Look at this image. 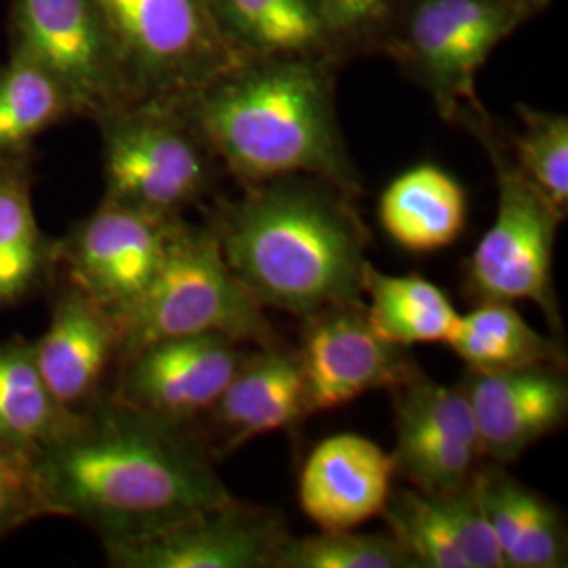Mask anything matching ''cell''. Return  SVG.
<instances>
[{"label":"cell","mask_w":568,"mask_h":568,"mask_svg":"<svg viewBox=\"0 0 568 568\" xmlns=\"http://www.w3.org/2000/svg\"><path fill=\"white\" fill-rule=\"evenodd\" d=\"M196 427L173 426L108 394L32 459L51 518L116 548L234 499Z\"/></svg>","instance_id":"cell-1"},{"label":"cell","mask_w":568,"mask_h":568,"mask_svg":"<svg viewBox=\"0 0 568 568\" xmlns=\"http://www.w3.org/2000/svg\"><path fill=\"white\" fill-rule=\"evenodd\" d=\"M352 194L318 178L291 175L244 185L215 204L206 225L225 264L267 307L310 318L365 305L363 267L371 234Z\"/></svg>","instance_id":"cell-2"},{"label":"cell","mask_w":568,"mask_h":568,"mask_svg":"<svg viewBox=\"0 0 568 568\" xmlns=\"http://www.w3.org/2000/svg\"><path fill=\"white\" fill-rule=\"evenodd\" d=\"M243 185L291 175L363 192L335 110L333 58H251L175 103Z\"/></svg>","instance_id":"cell-3"},{"label":"cell","mask_w":568,"mask_h":568,"mask_svg":"<svg viewBox=\"0 0 568 568\" xmlns=\"http://www.w3.org/2000/svg\"><path fill=\"white\" fill-rule=\"evenodd\" d=\"M119 358L161 339L201 333H220L253 347L283 345L264 305L225 264L213 230L185 217L173 227L163 264L119 318Z\"/></svg>","instance_id":"cell-4"},{"label":"cell","mask_w":568,"mask_h":568,"mask_svg":"<svg viewBox=\"0 0 568 568\" xmlns=\"http://www.w3.org/2000/svg\"><path fill=\"white\" fill-rule=\"evenodd\" d=\"M548 0H405L389 53L426 89L438 114L466 124L487 114L476 79L493 51Z\"/></svg>","instance_id":"cell-5"},{"label":"cell","mask_w":568,"mask_h":568,"mask_svg":"<svg viewBox=\"0 0 568 568\" xmlns=\"http://www.w3.org/2000/svg\"><path fill=\"white\" fill-rule=\"evenodd\" d=\"M464 126L487 150L497 182L495 220L464 267L466 295L471 304L530 302L560 337L562 316L554 288V246L565 220L511 161L488 114Z\"/></svg>","instance_id":"cell-6"},{"label":"cell","mask_w":568,"mask_h":568,"mask_svg":"<svg viewBox=\"0 0 568 568\" xmlns=\"http://www.w3.org/2000/svg\"><path fill=\"white\" fill-rule=\"evenodd\" d=\"M102 201L156 217H183L217 183L222 164L175 103L105 110Z\"/></svg>","instance_id":"cell-7"},{"label":"cell","mask_w":568,"mask_h":568,"mask_svg":"<svg viewBox=\"0 0 568 568\" xmlns=\"http://www.w3.org/2000/svg\"><path fill=\"white\" fill-rule=\"evenodd\" d=\"M121 61L126 103H178L243 58L209 0H98Z\"/></svg>","instance_id":"cell-8"},{"label":"cell","mask_w":568,"mask_h":568,"mask_svg":"<svg viewBox=\"0 0 568 568\" xmlns=\"http://www.w3.org/2000/svg\"><path fill=\"white\" fill-rule=\"evenodd\" d=\"M251 352L220 333L161 339L119 358L108 396L166 424L196 427Z\"/></svg>","instance_id":"cell-9"},{"label":"cell","mask_w":568,"mask_h":568,"mask_svg":"<svg viewBox=\"0 0 568 568\" xmlns=\"http://www.w3.org/2000/svg\"><path fill=\"white\" fill-rule=\"evenodd\" d=\"M180 220L102 201L58 239V274L119 323L152 283Z\"/></svg>","instance_id":"cell-10"},{"label":"cell","mask_w":568,"mask_h":568,"mask_svg":"<svg viewBox=\"0 0 568 568\" xmlns=\"http://www.w3.org/2000/svg\"><path fill=\"white\" fill-rule=\"evenodd\" d=\"M20 51L60 82L74 112L126 103L121 61L98 0H16Z\"/></svg>","instance_id":"cell-11"},{"label":"cell","mask_w":568,"mask_h":568,"mask_svg":"<svg viewBox=\"0 0 568 568\" xmlns=\"http://www.w3.org/2000/svg\"><path fill=\"white\" fill-rule=\"evenodd\" d=\"M305 413H326L375 389H394L424 371L408 347L389 344L368 325L365 305H342L305 318L297 347Z\"/></svg>","instance_id":"cell-12"},{"label":"cell","mask_w":568,"mask_h":568,"mask_svg":"<svg viewBox=\"0 0 568 568\" xmlns=\"http://www.w3.org/2000/svg\"><path fill=\"white\" fill-rule=\"evenodd\" d=\"M396 476L426 493L466 488L485 462L478 429L462 387L436 384L422 373L392 389Z\"/></svg>","instance_id":"cell-13"},{"label":"cell","mask_w":568,"mask_h":568,"mask_svg":"<svg viewBox=\"0 0 568 568\" xmlns=\"http://www.w3.org/2000/svg\"><path fill=\"white\" fill-rule=\"evenodd\" d=\"M288 535L276 509L234 497L103 554L114 568H274Z\"/></svg>","instance_id":"cell-14"},{"label":"cell","mask_w":568,"mask_h":568,"mask_svg":"<svg viewBox=\"0 0 568 568\" xmlns=\"http://www.w3.org/2000/svg\"><path fill=\"white\" fill-rule=\"evenodd\" d=\"M459 387L471 408L485 462L509 466L567 424V366L467 368Z\"/></svg>","instance_id":"cell-15"},{"label":"cell","mask_w":568,"mask_h":568,"mask_svg":"<svg viewBox=\"0 0 568 568\" xmlns=\"http://www.w3.org/2000/svg\"><path fill=\"white\" fill-rule=\"evenodd\" d=\"M47 293L49 323L32 339L37 365L61 405L82 413L108 394L121 354V328L112 314L60 274Z\"/></svg>","instance_id":"cell-16"},{"label":"cell","mask_w":568,"mask_h":568,"mask_svg":"<svg viewBox=\"0 0 568 568\" xmlns=\"http://www.w3.org/2000/svg\"><path fill=\"white\" fill-rule=\"evenodd\" d=\"M305 417L300 352L283 344L255 347L196 429L220 459L257 436L291 432Z\"/></svg>","instance_id":"cell-17"},{"label":"cell","mask_w":568,"mask_h":568,"mask_svg":"<svg viewBox=\"0 0 568 568\" xmlns=\"http://www.w3.org/2000/svg\"><path fill=\"white\" fill-rule=\"evenodd\" d=\"M382 516L413 568H504L474 480L455 493L392 490Z\"/></svg>","instance_id":"cell-18"},{"label":"cell","mask_w":568,"mask_h":568,"mask_svg":"<svg viewBox=\"0 0 568 568\" xmlns=\"http://www.w3.org/2000/svg\"><path fill=\"white\" fill-rule=\"evenodd\" d=\"M392 453L361 434H335L307 455L300 474V506L321 530L363 527L382 516L394 490Z\"/></svg>","instance_id":"cell-19"},{"label":"cell","mask_w":568,"mask_h":568,"mask_svg":"<svg viewBox=\"0 0 568 568\" xmlns=\"http://www.w3.org/2000/svg\"><path fill=\"white\" fill-rule=\"evenodd\" d=\"M474 485L504 568L567 567L568 530L560 508L501 464L483 462Z\"/></svg>","instance_id":"cell-20"},{"label":"cell","mask_w":568,"mask_h":568,"mask_svg":"<svg viewBox=\"0 0 568 568\" xmlns=\"http://www.w3.org/2000/svg\"><path fill=\"white\" fill-rule=\"evenodd\" d=\"M58 274V239L39 225L26 156L0 159V312L47 291Z\"/></svg>","instance_id":"cell-21"},{"label":"cell","mask_w":568,"mask_h":568,"mask_svg":"<svg viewBox=\"0 0 568 568\" xmlns=\"http://www.w3.org/2000/svg\"><path fill=\"white\" fill-rule=\"evenodd\" d=\"M467 220L464 185L448 171L422 163L387 183L379 222L387 236L410 253H434L455 243Z\"/></svg>","instance_id":"cell-22"},{"label":"cell","mask_w":568,"mask_h":568,"mask_svg":"<svg viewBox=\"0 0 568 568\" xmlns=\"http://www.w3.org/2000/svg\"><path fill=\"white\" fill-rule=\"evenodd\" d=\"M227 44L243 58H333L316 0H209Z\"/></svg>","instance_id":"cell-23"},{"label":"cell","mask_w":568,"mask_h":568,"mask_svg":"<svg viewBox=\"0 0 568 568\" xmlns=\"http://www.w3.org/2000/svg\"><path fill=\"white\" fill-rule=\"evenodd\" d=\"M77 417L47 386L32 339L16 335L0 344V447L32 462Z\"/></svg>","instance_id":"cell-24"},{"label":"cell","mask_w":568,"mask_h":568,"mask_svg":"<svg viewBox=\"0 0 568 568\" xmlns=\"http://www.w3.org/2000/svg\"><path fill=\"white\" fill-rule=\"evenodd\" d=\"M365 314L373 331L389 344H450L462 314L447 293L419 274H387L366 260Z\"/></svg>","instance_id":"cell-25"},{"label":"cell","mask_w":568,"mask_h":568,"mask_svg":"<svg viewBox=\"0 0 568 568\" xmlns=\"http://www.w3.org/2000/svg\"><path fill=\"white\" fill-rule=\"evenodd\" d=\"M448 347L471 371H508L520 366H567L560 337H548L528 325L508 302H480L462 314Z\"/></svg>","instance_id":"cell-26"},{"label":"cell","mask_w":568,"mask_h":568,"mask_svg":"<svg viewBox=\"0 0 568 568\" xmlns=\"http://www.w3.org/2000/svg\"><path fill=\"white\" fill-rule=\"evenodd\" d=\"M72 112L60 82L20 51L0 70V159L26 156L44 129Z\"/></svg>","instance_id":"cell-27"},{"label":"cell","mask_w":568,"mask_h":568,"mask_svg":"<svg viewBox=\"0 0 568 568\" xmlns=\"http://www.w3.org/2000/svg\"><path fill=\"white\" fill-rule=\"evenodd\" d=\"M523 129L511 138V161L548 203L568 215V119L518 105Z\"/></svg>","instance_id":"cell-28"},{"label":"cell","mask_w":568,"mask_h":568,"mask_svg":"<svg viewBox=\"0 0 568 568\" xmlns=\"http://www.w3.org/2000/svg\"><path fill=\"white\" fill-rule=\"evenodd\" d=\"M274 568H413L403 548L389 532L318 530L314 535H288L278 549Z\"/></svg>","instance_id":"cell-29"},{"label":"cell","mask_w":568,"mask_h":568,"mask_svg":"<svg viewBox=\"0 0 568 568\" xmlns=\"http://www.w3.org/2000/svg\"><path fill=\"white\" fill-rule=\"evenodd\" d=\"M42 518H49V511L32 462L0 447V541Z\"/></svg>","instance_id":"cell-30"},{"label":"cell","mask_w":568,"mask_h":568,"mask_svg":"<svg viewBox=\"0 0 568 568\" xmlns=\"http://www.w3.org/2000/svg\"><path fill=\"white\" fill-rule=\"evenodd\" d=\"M335 51L373 41L392 28L405 0H316Z\"/></svg>","instance_id":"cell-31"}]
</instances>
